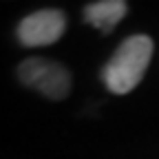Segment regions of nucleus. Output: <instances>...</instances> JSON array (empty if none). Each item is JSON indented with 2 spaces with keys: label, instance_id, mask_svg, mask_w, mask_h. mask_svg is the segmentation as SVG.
I'll return each instance as SVG.
<instances>
[{
  "label": "nucleus",
  "instance_id": "nucleus-2",
  "mask_svg": "<svg viewBox=\"0 0 159 159\" xmlns=\"http://www.w3.org/2000/svg\"><path fill=\"white\" fill-rule=\"evenodd\" d=\"M18 80L31 91L53 102L64 99L71 93V73L62 62L49 57H27L18 64Z\"/></svg>",
  "mask_w": 159,
  "mask_h": 159
},
{
  "label": "nucleus",
  "instance_id": "nucleus-1",
  "mask_svg": "<svg viewBox=\"0 0 159 159\" xmlns=\"http://www.w3.org/2000/svg\"><path fill=\"white\" fill-rule=\"evenodd\" d=\"M152 51H155L152 38L144 33L126 38L102 69V80L106 89L115 95L130 93L142 82V77L150 64Z\"/></svg>",
  "mask_w": 159,
  "mask_h": 159
},
{
  "label": "nucleus",
  "instance_id": "nucleus-4",
  "mask_svg": "<svg viewBox=\"0 0 159 159\" xmlns=\"http://www.w3.org/2000/svg\"><path fill=\"white\" fill-rule=\"evenodd\" d=\"M126 11L128 5L124 0H97L84 7V20L102 33H111L115 25L126 16Z\"/></svg>",
  "mask_w": 159,
  "mask_h": 159
},
{
  "label": "nucleus",
  "instance_id": "nucleus-3",
  "mask_svg": "<svg viewBox=\"0 0 159 159\" xmlns=\"http://www.w3.org/2000/svg\"><path fill=\"white\" fill-rule=\"evenodd\" d=\"M66 31V16L60 9H40L20 20L16 38L22 47H49Z\"/></svg>",
  "mask_w": 159,
  "mask_h": 159
}]
</instances>
